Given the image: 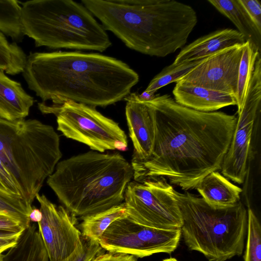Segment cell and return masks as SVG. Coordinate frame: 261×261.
<instances>
[{
	"label": "cell",
	"instance_id": "obj_36",
	"mask_svg": "<svg viewBox=\"0 0 261 261\" xmlns=\"http://www.w3.org/2000/svg\"><path fill=\"white\" fill-rule=\"evenodd\" d=\"M162 261H178L176 258H166Z\"/></svg>",
	"mask_w": 261,
	"mask_h": 261
},
{
	"label": "cell",
	"instance_id": "obj_13",
	"mask_svg": "<svg viewBox=\"0 0 261 261\" xmlns=\"http://www.w3.org/2000/svg\"><path fill=\"white\" fill-rule=\"evenodd\" d=\"M243 44L230 46L207 57L176 83L199 86L236 96Z\"/></svg>",
	"mask_w": 261,
	"mask_h": 261
},
{
	"label": "cell",
	"instance_id": "obj_6",
	"mask_svg": "<svg viewBox=\"0 0 261 261\" xmlns=\"http://www.w3.org/2000/svg\"><path fill=\"white\" fill-rule=\"evenodd\" d=\"M24 36L36 47L103 52L112 42L102 25L72 0H31L21 3Z\"/></svg>",
	"mask_w": 261,
	"mask_h": 261
},
{
	"label": "cell",
	"instance_id": "obj_30",
	"mask_svg": "<svg viewBox=\"0 0 261 261\" xmlns=\"http://www.w3.org/2000/svg\"><path fill=\"white\" fill-rule=\"evenodd\" d=\"M258 31L261 33V5L258 0H238Z\"/></svg>",
	"mask_w": 261,
	"mask_h": 261
},
{
	"label": "cell",
	"instance_id": "obj_3",
	"mask_svg": "<svg viewBox=\"0 0 261 261\" xmlns=\"http://www.w3.org/2000/svg\"><path fill=\"white\" fill-rule=\"evenodd\" d=\"M128 48L165 57L182 47L197 23L190 6L174 0H82Z\"/></svg>",
	"mask_w": 261,
	"mask_h": 261
},
{
	"label": "cell",
	"instance_id": "obj_33",
	"mask_svg": "<svg viewBox=\"0 0 261 261\" xmlns=\"http://www.w3.org/2000/svg\"><path fill=\"white\" fill-rule=\"evenodd\" d=\"M91 261H138V258L129 254L108 252L98 254Z\"/></svg>",
	"mask_w": 261,
	"mask_h": 261
},
{
	"label": "cell",
	"instance_id": "obj_15",
	"mask_svg": "<svg viewBox=\"0 0 261 261\" xmlns=\"http://www.w3.org/2000/svg\"><path fill=\"white\" fill-rule=\"evenodd\" d=\"M172 92L177 103L202 112H215L237 103L234 95L199 86L176 83Z\"/></svg>",
	"mask_w": 261,
	"mask_h": 261
},
{
	"label": "cell",
	"instance_id": "obj_32",
	"mask_svg": "<svg viewBox=\"0 0 261 261\" xmlns=\"http://www.w3.org/2000/svg\"><path fill=\"white\" fill-rule=\"evenodd\" d=\"M24 229L14 218L5 213L0 212V230L18 232Z\"/></svg>",
	"mask_w": 261,
	"mask_h": 261
},
{
	"label": "cell",
	"instance_id": "obj_11",
	"mask_svg": "<svg viewBox=\"0 0 261 261\" xmlns=\"http://www.w3.org/2000/svg\"><path fill=\"white\" fill-rule=\"evenodd\" d=\"M261 100V60H256L248 90L238 111L236 126L221 170L223 175L239 184L246 178L252 135Z\"/></svg>",
	"mask_w": 261,
	"mask_h": 261
},
{
	"label": "cell",
	"instance_id": "obj_12",
	"mask_svg": "<svg viewBox=\"0 0 261 261\" xmlns=\"http://www.w3.org/2000/svg\"><path fill=\"white\" fill-rule=\"evenodd\" d=\"M42 213L38 230L49 261H63L83 245V237L76 227V217L62 205L57 206L44 194L36 198Z\"/></svg>",
	"mask_w": 261,
	"mask_h": 261
},
{
	"label": "cell",
	"instance_id": "obj_14",
	"mask_svg": "<svg viewBox=\"0 0 261 261\" xmlns=\"http://www.w3.org/2000/svg\"><path fill=\"white\" fill-rule=\"evenodd\" d=\"M136 93H129L124 99L127 101L125 116L129 137L134 146L132 161H144L150 155L154 141L155 124L150 107L137 99Z\"/></svg>",
	"mask_w": 261,
	"mask_h": 261
},
{
	"label": "cell",
	"instance_id": "obj_7",
	"mask_svg": "<svg viewBox=\"0 0 261 261\" xmlns=\"http://www.w3.org/2000/svg\"><path fill=\"white\" fill-rule=\"evenodd\" d=\"M181 214V233L190 250L210 261H226L243 251L247 234V210L242 202L215 208L188 192L174 190Z\"/></svg>",
	"mask_w": 261,
	"mask_h": 261
},
{
	"label": "cell",
	"instance_id": "obj_27",
	"mask_svg": "<svg viewBox=\"0 0 261 261\" xmlns=\"http://www.w3.org/2000/svg\"><path fill=\"white\" fill-rule=\"evenodd\" d=\"M32 206L22 198L0 195V212L14 218L24 229L31 225L29 216Z\"/></svg>",
	"mask_w": 261,
	"mask_h": 261
},
{
	"label": "cell",
	"instance_id": "obj_1",
	"mask_svg": "<svg viewBox=\"0 0 261 261\" xmlns=\"http://www.w3.org/2000/svg\"><path fill=\"white\" fill-rule=\"evenodd\" d=\"M143 102L152 112L155 138L148 158L132 161L134 180L162 177L188 191L210 173L221 169L237 117L194 110L168 94Z\"/></svg>",
	"mask_w": 261,
	"mask_h": 261
},
{
	"label": "cell",
	"instance_id": "obj_26",
	"mask_svg": "<svg viewBox=\"0 0 261 261\" xmlns=\"http://www.w3.org/2000/svg\"><path fill=\"white\" fill-rule=\"evenodd\" d=\"M247 242L244 261H261V227L253 210H247Z\"/></svg>",
	"mask_w": 261,
	"mask_h": 261
},
{
	"label": "cell",
	"instance_id": "obj_35",
	"mask_svg": "<svg viewBox=\"0 0 261 261\" xmlns=\"http://www.w3.org/2000/svg\"><path fill=\"white\" fill-rule=\"evenodd\" d=\"M156 95L155 93L146 92L145 90L140 94L136 93V97L139 100L142 101H149L154 99Z\"/></svg>",
	"mask_w": 261,
	"mask_h": 261
},
{
	"label": "cell",
	"instance_id": "obj_17",
	"mask_svg": "<svg viewBox=\"0 0 261 261\" xmlns=\"http://www.w3.org/2000/svg\"><path fill=\"white\" fill-rule=\"evenodd\" d=\"M34 103L20 83L0 70V117L10 121L24 119Z\"/></svg>",
	"mask_w": 261,
	"mask_h": 261
},
{
	"label": "cell",
	"instance_id": "obj_34",
	"mask_svg": "<svg viewBox=\"0 0 261 261\" xmlns=\"http://www.w3.org/2000/svg\"><path fill=\"white\" fill-rule=\"evenodd\" d=\"M42 217V215L40 210L35 206H32V209L29 216L30 222H37L38 223L41 220Z\"/></svg>",
	"mask_w": 261,
	"mask_h": 261
},
{
	"label": "cell",
	"instance_id": "obj_9",
	"mask_svg": "<svg viewBox=\"0 0 261 261\" xmlns=\"http://www.w3.org/2000/svg\"><path fill=\"white\" fill-rule=\"evenodd\" d=\"M174 190L172 186L162 177L131 181L124 194L127 217L149 227L180 229L182 217Z\"/></svg>",
	"mask_w": 261,
	"mask_h": 261
},
{
	"label": "cell",
	"instance_id": "obj_4",
	"mask_svg": "<svg viewBox=\"0 0 261 261\" xmlns=\"http://www.w3.org/2000/svg\"><path fill=\"white\" fill-rule=\"evenodd\" d=\"M133 178L131 163L120 153L90 150L59 161L46 182L63 206L82 219L123 202Z\"/></svg>",
	"mask_w": 261,
	"mask_h": 261
},
{
	"label": "cell",
	"instance_id": "obj_10",
	"mask_svg": "<svg viewBox=\"0 0 261 261\" xmlns=\"http://www.w3.org/2000/svg\"><path fill=\"white\" fill-rule=\"evenodd\" d=\"M181 229H162L136 223L127 217L113 222L98 243L110 252L143 258L159 253H171L177 247Z\"/></svg>",
	"mask_w": 261,
	"mask_h": 261
},
{
	"label": "cell",
	"instance_id": "obj_24",
	"mask_svg": "<svg viewBox=\"0 0 261 261\" xmlns=\"http://www.w3.org/2000/svg\"><path fill=\"white\" fill-rule=\"evenodd\" d=\"M27 56L16 43L9 42L0 31V70L15 75L22 73Z\"/></svg>",
	"mask_w": 261,
	"mask_h": 261
},
{
	"label": "cell",
	"instance_id": "obj_21",
	"mask_svg": "<svg viewBox=\"0 0 261 261\" xmlns=\"http://www.w3.org/2000/svg\"><path fill=\"white\" fill-rule=\"evenodd\" d=\"M127 216L124 202L82 219L79 225L83 237L99 242L108 227L115 221Z\"/></svg>",
	"mask_w": 261,
	"mask_h": 261
},
{
	"label": "cell",
	"instance_id": "obj_23",
	"mask_svg": "<svg viewBox=\"0 0 261 261\" xmlns=\"http://www.w3.org/2000/svg\"><path fill=\"white\" fill-rule=\"evenodd\" d=\"M0 31L15 43L23 39L21 6L17 1L0 0Z\"/></svg>",
	"mask_w": 261,
	"mask_h": 261
},
{
	"label": "cell",
	"instance_id": "obj_8",
	"mask_svg": "<svg viewBox=\"0 0 261 261\" xmlns=\"http://www.w3.org/2000/svg\"><path fill=\"white\" fill-rule=\"evenodd\" d=\"M38 108L43 114L56 116L57 130L65 137L92 150L105 152L115 150L119 142L128 145L127 136L119 124L95 107L68 100L59 106L39 103Z\"/></svg>",
	"mask_w": 261,
	"mask_h": 261
},
{
	"label": "cell",
	"instance_id": "obj_20",
	"mask_svg": "<svg viewBox=\"0 0 261 261\" xmlns=\"http://www.w3.org/2000/svg\"><path fill=\"white\" fill-rule=\"evenodd\" d=\"M219 12L228 18L242 34L260 53L261 33L250 20L238 0H208Z\"/></svg>",
	"mask_w": 261,
	"mask_h": 261
},
{
	"label": "cell",
	"instance_id": "obj_19",
	"mask_svg": "<svg viewBox=\"0 0 261 261\" xmlns=\"http://www.w3.org/2000/svg\"><path fill=\"white\" fill-rule=\"evenodd\" d=\"M35 224L23 230L17 244L3 254L4 261H49Z\"/></svg>",
	"mask_w": 261,
	"mask_h": 261
},
{
	"label": "cell",
	"instance_id": "obj_28",
	"mask_svg": "<svg viewBox=\"0 0 261 261\" xmlns=\"http://www.w3.org/2000/svg\"><path fill=\"white\" fill-rule=\"evenodd\" d=\"M104 251L98 242L83 237L82 246L63 261H91Z\"/></svg>",
	"mask_w": 261,
	"mask_h": 261
},
{
	"label": "cell",
	"instance_id": "obj_29",
	"mask_svg": "<svg viewBox=\"0 0 261 261\" xmlns=\"http://www.w3.org/2000/svg\"><path fill=\"white\" fill-rule=\"evenodd\" d=\"M0 195L23 199L17 182L1 160Z\"/></svg>",
	"mask_w": 261,
	"mask_h": 261
},
{
	"label": "cell",
	"instance_id": "obj_5",
	"mask_svg": "<svg viewBox=\"0 0 261 261\" xmlns=\"http://www.w3.org/2000/svg\"><path fill=\"white\" fill-rule=\"evenodd\" d=\"M62 156L54 127L37 119L0 117V160L32 204Z\"/></svg>",
	"mask_w": 261,
	"mask_h": 261
},
{
	"label": "cell",
	"instance_id": "obj_25",
	"mask_svg": "<svg viewBox=\"0 0 261 261\" xmlns=\"http://www.w3.org/2000/svg\"><path fill=\"white\" fill-rule=\"evenodd\" d=\"M205 58L185 61L165 67L150 81L146 89V92L155 93L159 89L170 83L175 82L188 73Z\"/></svg>",
	"mask_w": 261,
	"mask_h": 261
},
{
	"label": "cell",
	"instance_id": "obj_31",
	"mask_svg": "<svg viewBox=\"0 0 261 261\" xmlns=\"http://www.w3.org/2000/svg\"><path fill=\"white\" fill-rule=\"evenodd\" d=\"M22 231L13 232L0 230V254L17 244Z\"/></svg>",
	"mask_w": 261,
	"mask_h": 261
},
{
	"label": "cell",
	"instance_id": "obj_18",
	"mask_svg": "<svg viewBox=\"0 0 261 261\" xmlns=\"http://www.w3.org/2000/svg\"><path fill=\"white\" fill-rule=\"evenodd\" d=\"M195 189L210 206L222 208L232 206L240 201L242 189L231 182L218 171L203 177Z\"/></svg>",
	"mask_w": 261,
	"mask_h": 261
},
{
	"label": "cell",
	"instance_id": "obj_2",
	"mask_svg": "<svg viewBox=\"0 0 261 261\" xmlns=\"http://www.w3.org/2000/svg\"><path fill=\"white\" fill-rule=\"evenodd\" d=\"M22 75L42 102L59 106L68 100L96 108L115 103L139 81L125 62L95 53H31Z\"/></svg>",
	"mask_w": 261,
	"mask_h": 261
},
{
	"label": "cell",
	"instance_id": "obj_22",
	"mask_svg": "<svg viewBox=\"0 0 261 261\" xmlns=\"http://www.w3.org/2000/svg\"><path fill=\"white\" fill-rule=\"evenodd\" d=\"M260 53L255 49L250 42L246 41L244 43L239 67L237 91L236 95L238 111L242 108L245 101L255 63Z\"/></svg>",
	"mask_w": 261,
	"mask_h": 261
},
{
	"label": "cell",
	"instance_id": "obj_16",
	"mask_svg": "<svg viewBox=\"0 0 261 261\" xmlns=\"http://www.w3.org/2000/svg\"><path fill=\"white\" fill-rule=\"evenodd\" d=\"M246 42L243 35L237 30H219L201 37L184 47L173 63L206 58L219 50Z\"/></svg>",
	"mask_w": 261,
	"mask_h": 261
}]
</instances>
